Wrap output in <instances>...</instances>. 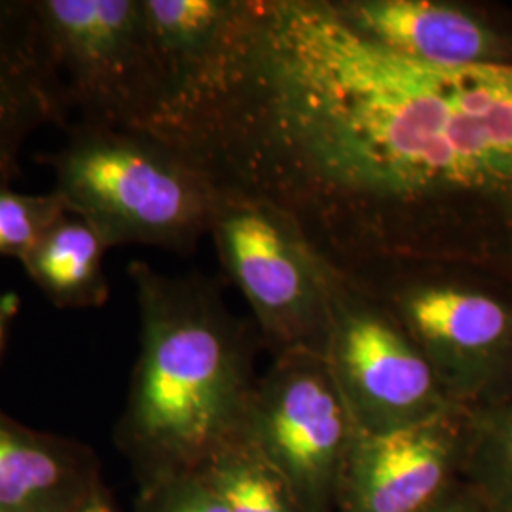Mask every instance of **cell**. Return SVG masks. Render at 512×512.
<instances>
[{
    "mask_svg": "<svg viewBox=\"0 0 512 512\" xmlns=\"http://www.w3.org/2000/svg\"><path fill=\"white\" fill-rule=\"evenodd\" d=\"M73 512H118L112 499H110L109 490L101 482L92 494L88 495Z\"/></svg>",
    "mask_w": 512,
    "mask_h": 512,
    "instance_id": "d6986e66",
    "label": "cell"
},
{
    "mask_svg": "<svg viewBox=\"0 0 512 512\" xmlns=\"http://www.w3.org/2000/svg\"><path fill=\"white\" fill-rule=\"evenodd\" d=\"M16 311H18V296L0 291V353H2V346H4L6 329L12 321V317L16 315Z\"/></svg>",
    "mask_w": 512,
    "mask_h": 512,
    "instance_id": "ffe728a7",
    "label": "cell"
},
{
    "mask_svg": "<svg viewBox=\"0 0 512 512\" xmlns=\"http://www.w3.org/2000/svg\"><path fill=\"white\" fill-rule=\"evenodd\" d=\"M67 105L31 0H0V183H12L27 139Z\"/></svg>",
    "mask_w": 512,
    "mask_h": 512,
    "instance_id": "30bf717a",
    "label": "cell"
},
{
    "mask_svg": "<svg viewBox=\"0 0 512 512\" xmlns=\"http://www.w3.org/2000/svg\"><path fill=\"white\" fill-rule=\"evenodd\" d=\"M473 410L450 406L410 427L359 431L342 476L338 512H423L463 475Z\"/></svg>",
    "mask_w": 512,
    "mask_h": 512,
    "instance_id": "ba28073f",
    "label": "cell"
},
{
    "mask_svg": "<svg viewBox=\"0 0 512 512\" xmlns=\"http://www.w3.org/2000/svg\"><path fill=\"white\" fill-rule=\"evenodd\" d=\"M461 480L495 512H512V397L473 410V433Z\"/></svg>",
    "mask_w": 512,
    "mask_h": 512,
    "instance_id": "9a60e30c",
    "label": "cell"
},
{
    "mask_svg": "<svg viewBox=\"0 0 512 512\" xmlns=\"http://www.w3.org/2000/svg\"><path fill=\"white\" fill-rule=\"evenodd\" d=\"M143 6L160 86L154 116L205 69L226 33L234 0H143Z\"/></svg>",
    "mask_w": 512,
    "mask_h": 512,
    "instance_id": "7c38bea8",
    "label": "cell"
},
{
    "mask_svg": "<svg viewBox=\"0 0 512 512\" xmlns=\"http://www.w3.org/2000/svg\"><path fill=\"white\" fill-rule=\"evenodd\" d=\"M101 482L90 448L0 412V512H73Z\"/></svg>",
    "mask_w": 512,
    "mask_h": 512,
    "instance_id": "8fae6325",
    "label": "cell"
},
{
    "mask_svg": "<svg viewBox=\"0 0 512 512\" xmlns=\"http://www.w3.org/2000/svg\"><path fill=\"white\" fill-rule=\"evenodd\" d=\"M423 512H495L492 505L475 490L459 480L446 494Z\"/></svg>",
    "mask_w": 512,
    "mask_h": 512,
    "instance_id": "ac0fdd59",
    "label": "cell"
},
{
    "mask_svg": "<svg viewBox=\"0 0 512 512\" xmlns=\"http://www.w3.org/2000/svg\"><path fill=\"white\" fill-rule=\"evenodd\" d=\"M101 234L73 213L63 215L21 260L31 281L63 310L101 308L109 300Z\"/></svg>",
    "mask_w": 512,
    "mask_h": 512,
    "instance_id": "4fadbf2b",
    "label": "cell"
},
{
    "mask_svg": "<svg viewBox=\"0 0 512 512\" xmlns=\"http://www.w3.org/2000/svg\"><path fill=\"white\" fill-rule=\"evenodd\" d=\"M359 35L437 65H511L512 16L456 0H330Z\"/></svg>",
    "mask_w": 512,
    "mask_h": 512,
    "instance_id": "9c48e42d",
    "label": "cell"
},
{
    "mask_svg": "<svg viewBox=\"0 0 512 512\" xmlns=\"http://www.w3.org/2000/svg\"><path fill=\"white\" fill-rule=\"evenodd\" d=\"M247 437L293 486L306 512H338L359 427L325 357L287 353L256 382Z\"/></svg>",
    "mask_w": 512,
    "mask_h": 512,
    "instance_id": "52a82bcc",
    "label": "cell"
},
{
    "mask_svg": "<svg viewBox=\"0 0 512 512\" xmlns=\"http://www.w3.org/2000/svg\"><path fill=\"white\" fill-rule=\"evenodd\" d=\"M141 349L116 442L139 484L196 473L245 431L258 378L255 330L203 275H165L131 260Z\"/></svg>",
    "mask_w": 512,
    "mask_h": 512,
    "instance_id": "6da1fadb",
    "label": "cell"
},
{
    "mask_svg": "<svg viewBox=\"0 0 512 512\" xmlns=\"http://www.w3.org/2000/svg\"><path fill=\"white\" fill-rule=\"evenodd\" d=\"M220 264L243 294L274 357L325 355L336 270L274 203L217 186L209 224Z\"/></svg>",
    "mask_w": 512,
    "mask_h": 512,
    "instance_id": "3957f363",
    "label": "cell"
},
{
    "mask_svg": "<svg viewBox=\"0 0 512 512\" xmlns=\"http://www.w3.org/2000/svg\"><path fill=\"white\" fill-rule=\"evenodd\" d=\"M135 512H230L196 473L139 484Z\"/></svg>",
    "mask_w": 512,
    "mask_h": 512,
    "instance_id": "e0dca14e",
    "label": "cell"
},
{
    "mask_svg": "<svg viewBox=\"0 0 512 512\" xmlns=\"http://www.w3.org/2000/svg\"><path fill=\"white\" fill-rule=\"evenodd\" d=\"M67 213V205L54 190L25 194L14 190L12 183H0V256L21 262Z\"/></svg>",
    "mask_w": 512,
    "mask_h": 512,
    "instance_id": "2e32d148",
    "label": "cell"
},
{
    "mask_svg": "<svg viewBox=\"0 0 512 512\" xmlns=\"http://www.w3.org/2000/svg\"><path fill=\"white\" fill-rule=\"evenodd\" d=\"M67 103L82 124L139 129L158 105L143 0H31Z\"/></svg>",
    "mask_w": 512,
    "mask_h": 512,
    "instance_id": "5b68a950",
    "label": "cell"
},
{
    "mask_svg": "<svg viewBox=\"0 0 512 512\" xmlns=\"http://www.w3.org/2000/svg\"><path fill=\"white\" fill-rule=\"evenodd\" d=\"M196 475L230 512H306L289 480L245 431L220 446Z\"/></svg>",
    "mask_w": 512,
    "mask_h": 512,
    "instance_id": "5bb4252c",
    "label": "cell"
},
{
    "mask_svg": "<svg viewBox=\"0 0 512 512\" xmlns=\"http://www.w3.org/2000/svg\"><path fill=\"white\" fill-rule=\"evenodd\" d=\"M44 160L55 194L109 249L137 243L190 253L209 234L217 186L147 133L80 122Z\"/></svg>",
    "mask_w": 512,
    "mask_h": 512,
    "instance_id": "7a4b0ae2",
    "label": "cell"
},
{
    "mask_svg": "<svg viewBox=\"0 0 512 512\" xmlns=\"http://www.w3.org/2000/svg\"><path fill=\"white\" fill-rule=\"evenodd\" d=\"M325 361L359 431L380 435L429 420L452 404L384 302L336 272Z\"/></svg>",
    "mask_w": 512,
    "mask_h": 512,
    "instance_id": "8992f818",
    "label": "cell"
},
{
    "mask_svg": "<svg viewBox=\"0 0 512 512\" xmlns=\"http://www.w3.org/2000/svg\"><path fill=\"white\" fill-rule=\"evenodd\" d=\"M353 281L399 319L450 403L476 410L512 397L511 291L439 268Z\"/></svg>",
    "mask_w": 512,
    "mask_h": 512,
    "instance_id": "277c9868",
    "label": "cell"
}]
</instances>
